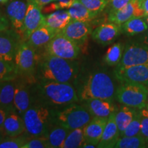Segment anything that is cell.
<instances>
[{
  "label": "cell",
  "instance_id": "cell-1",
  "mask_svg": "<svg viewBox=\"0 0 148 148\" xmlns=\"http://www.w3.org/2000/svg\"><path fill=\"white\" fill-rule=\"evenodd\" d=\"M77 65L73 60L46 54L40 64V71L44 80L58 82H69L77 73Z\"/></svg>",
  "mask_w": 148,
  "mask_h": 148
},
{
  "label": "cell",
  "instance_id": "cell-2",
  "mask_svg": "<svg viewBox=\"0 0 148 148\" xmlns=\"http://www.w3.org/2000/svg\"><path fill=\"white\" fill-rule=\"evenodd\" d=\"M114 94V84L110 75L103 71H97L88 77L79 90V97L84 101L89 99L113 100Z\"/></svg>",
  "mask_w": 148,
  "mask_h": 148
},
{
  "label": "cell",
  "instance_id": "cell-3",
  "mask_svg": "<svg viewBox=\"0 0 148 148\" xmlns=\"http://www.w3.org/2000/svg\"><path fill=\"white\" fill-rule=\"evenodd\" d=\"M42 95L55 105H69L79 100L76 90L69 83L44 80L40 84Z\"/></svg>",
  "mask_w": 148,
  "mask_h": 148
},
{
  "label": "cell",
  "instance_id": "cell-4",
  "mask_svg": "<svg viewBox=\"0 0 148 148\" xmlns=\"http://www.w3.org/2000/svg\"><path fill=\"white\" fill-rule=\"evenodd\" d=\"M25 131L32 137L47 136L49 132L51 113L42 106L29 108L23 114Z\"/></svg>",
  "mask_w": 148,
  "mask_h": 148
},
{
  "label": "cell",
  "instance_id": "cell-5",
  "mask_svg": "<svg viewBox=\"0 0 148 148\" xmlns=\"http://www.w3.org/2000/svg\"><path fill=\"white\" fill-rule=\"evenodd\" d=\"M120 103L125 106L141 109L147 105L148 88L136 83H121L115 92Z\"/></svg>",
  "mask_w": 148,
  "mask_h": 148
},
{
  "label": "cell",
  "instance_id": "cell-6",
  "mask_svg": "<svg viewBox=\"0 0 148 148\" xmlns=\"http://www.w3.org/2000/svg\"><path fill=\"white\" fill-rule=\"evenodd\" d=\"M55 118L58 125L72 130L84 127L93 116L85 106L73 103L59 111Z\"/></svg>",
  "mask_w": 148,
  "mask_h": 148
},
{
  "label": "cell",
  "instance_id": "cell-7",
  "mask_svg": "<svg viewBox=\"0 0 148 148\" xmlns=\"http://www.w3.org/2000/svg\"><path fill=\"white\" fill-rule=\"evenodd\" d=\"M45 49L47 54L68 60L77 58L80 52L79 45L60 32L57 33L45 46Z\"/></svg>",
  "mask_w": 148,
  "mask_h": 148
},
{
  "label": "cell",
  "instance_id": "cell-8",
  "mask_svg": "<svg viewBox=\"0 0 148 148\" xmlns=\"http://www.w3.org/2000/svg\"><path fill=\"white\" fill-rule=\"evenodd\" d=\"M145 64H148V45L136 40L125 45L123 56L116 68Z\"/></svg>",
  "mask_w": 148,
  "mask_h": 148
},
{
  "label": "cell",
  "instance_id": "cell-9",
  "mask_svg": "<svg viewBox=\"0 0 148 148\" xmlns=\"http://www.w3.org/2000/svg\"><path fill=\"white\" fill-rule=\"evenodd\" d=\"M36 50L27 40L19 44L14 59L18 74L31 75L33 73L38 58Z\"/></svg>",
  "mask_w": 148,
  "mask_h": 148
},
{
  "label": "cell",
  "instance_id": "cell-10",
  "mask_svg": "<svg viewBox=\"0 0 148 148\" xmlns=\"http://www.w3.org/2000/svg\"><path fill=\"white\" fill-rule=\"evenodd\" d=\"M116 78L121 83H136L148 88V64H138L114 70Z\"/></svg>",
  "mask_w": 148,
  "mask_h": 148
},
{
  "label": "cell",
  "instance_id": "cell-11",
  "mask_svg": "<svg viewBox=\"0 0 148 148\" xmlns=\"http://www.w3.org/2000/svg\"><path fill=\"white\" fill-rule=\"evenodd\" d=\"M142 0H130V2L116 10L109 11V22L121 25L130 18L144 17L145 16L141 5Z\"/></svg>",
  "mask_w": 148,
  "mask_h": 148
},
{
  "label": "cell",
  "instance_id": "cell-12",
  "mask_svg": "<svg viewBox=\"0 0 148 148\" xmlns=\"http://www.w3.org/2000/svg\"><path fill=\"white\" fill-rule=\"evenodd\" d=\"M27 8L24 20L23 40H27L31 34L45 22L42 7L36 0H27Z\"/></svg>",
  "mask_w": 148,
  "mask_h": 148
},
{
  "label": "cell",
  "instance_id": "cell-13",
  "mask_svg": "<svg viewBox=\"0 0 148 148\" xmlns=\"http://www.w3.org/2000/svg\"><path fill=\"white\" fill-rule=\"evenodd\" d=\"M22 41L21 37L13 28L8 27L0 32V56L14 60L17 48Z\"/></svg>",
  "mask_w": 148,
  "mask_h": 148
},
{
  "label": "cell",
  "instance_id": "cell-14",
  "mask_svg": "<svg viewBox=\"0 0 148 148\" xmlns=\"http://www.w3.org/2000/svg\"><path fill=\"white\" fill-rule=\"evenodd\" d=\"M27 8V3L22 0H12L7 5L6 13L12 28L20 35L23 40L24 20ZM24 41V40H23Z\"/></svg>",
  "mask_w": 148,
  "mask_h": 148
},
{
  "label": "cell",
  "instance_id": "cell-15",
  "mask_svg": "<svg viewBox=\"0 0 148 148\" xmlns=\"http://www.w3.org/2000/svg\"><path fill=\"white\" fill-rule=\"evenodd\" d=\"M92 27L88 22L72 19L68 25L60 31L62 34L73 40L79 46L84 44L92 33Z\"/></svg>",
  "mask_w": 148,
  "mask_h": 148
},
{
  "label": "cell",
  "instance_id": "cell-16",
  "mask_svg": "<svg viewBox=\"0 0 148 148\" xmlns=\"http://www.w3.org/2000/svg\"><path fill=\"white\" fill-rule=\"evenodd\" d=\"M121 33V25L109 22L96 27L91 33L92 39L102 45L113 42Z\"/></svg>",
  "mask_w": 148,
  "mask_h": 148
},
{
  "label": "cell",
  "instance_id": "cell-17",
  "mask_svg": "<svg viewBox=\"0 0 148 148\" xmlns=\"http://www.w3.org/2000/svg\"><path fill=\"white\" fill-rule=\"evenodd\" d=\"M85 107L93 117L108 118L117 111L112 100L102 99H89L85 100Z\"/></svg>",
  "mask_w": 148,
  "mask_h": 148
},
{
  "label": "cell",
  "instance_id": "cell-18",
  "mask_svg": "<svg viewBox=\"0 0 148 148\" xmlns=\"http://www.w3.org/2000/svg\"><path fill=\"white\" fill-rule=\"evenodd\" d=\"M108 118L93 117L83 127L85 143H90L97 147Z\"/></svg>",
  "mask_w": 148,
  "mask_h": 148
},
{
  "label": "cell",
  "instance_id": "cell-19",
  "mask_svg": "<svg viewBox=\"0 0 148 148\" xmlns=\"http://www.w3.org/2000/svg\"><path fill=\"white\" fill-rule=\"evenodd\" d=\"M115 114L116 112H114L108 117L102 136L97 145V147H114V145L120 138V133L115 121Z\"/></svg>",
  "mask_w": 148,
  "mask_h": 148
},
{
  "label": "cell",
  "instance_id": "cell-20",
  "mask_svg": "<svg viewBox=\"0 0 148 148\" xmlns=\"http://www.w3.org/2000/svg\"><path fill=\"white\" fill-rule=\"evenodd\" d=\"M3 130L6 136H20L25 131L23 117H21L18 112L16 113V110L8 111L3 123Z\"/></svg>",
  "mask_w": 148,
  "mask_h": 148
},
{
  "label": "cell",
  "instance_id": "cell-21",
  "mask_svg": "<svg viewBox=\"0 0 148 148\" xmlns=\"http://www.w3.org/2000/svg\"><path fill=\"white\" fill-rule=\"evenodd\" d=\"M57 33L44 22L31 34L27 41L35 49H37L47 45Z\"/></svg>",
  "mask_w": 148,
  "mask_h": 148
},
{
  "label": "cell",
  "instance_id": "cell-22",
  "mask_svg": "<svg viewBox=\"0 0 148 148\" xmlns=\"http://www.w3.org/2000/svg\"><path fill=\"white\" fill-rule=\"evenodd\" d=\"M71 20L68 10H57L45 16V23L57 32L62 30Z\"/></svg>",
  "mask_w": 148,
  "mask_h": 148
},
{
  "label": "cell",
  "instance_id": "cell-23",
  "mask_svg": "<svg viewBox=\"0 0 148 148\" xmlns=\"http://www.w3.org/2000/svg\"><path fill=\"white\" fill-rule=\"evenodd\" d=\"M15 85L12 81L0 82V106L7 111L15 110L14 106V96Z\"/></svg>",
  "mask_w": 148,
  "mask_h": 148
},
{
  "label": "cell",
  "instance_id": "cell-24",
  "mask_svg": "<svg viewBox=\"0 0 148 148\" xmlns=\"http://www.w3.org/2000/svg\"><path fill=\"white\" fill-rule=\"evenodd\" d=\"M68 12L73 20L91 22L97 18L98 14L93 13L86 8L79 0H75L73 5L68 10Z\"/></svg>",
  "mask_w": 148,
  "mask_h": 148
},
{
  "label": "cell",
  "instance_id": "cell-25",
  "mask_svg": "<svg viewBox=\"0 0 148 148\" xmlns=\"http://www.w3.org/2000/svg\"><path fill=\"white\" fill-rule=\"evenodd\" d=\"M121 33L132 36L146 32L148 26L143 17H134L121 25Z\"/></svg>",
  "mask_w": 148,
  "mask_h": 148
},
{
  "label": "cell",
  "instance_id": "cell-26",
  "mask_svg": "<svg viewBox=\"0 0 148 148\" xmlns=\"http://www.w3.org/2000/svg\"><path fill=\"white\" fill-rule=\"evenodd\" d=\"M138 108L123 105L117 110L115 114V121L120 133V137L132 121Z\"/></svg>",
  "mask_w": 148,
  "mask_h": 148
},
{
  "label": "cell",
  "instance_id": "cell-27",
  "mask_svg": "<svg viewBox=\"0 0 148 148\" xmlns=\"http://www.w3.org/2000/svg\"><path fill=\"white\" fill-rule=\"evenodd\" d=\"M29 95L28 90L23 85H16L14 96V106L19 114H23L29 108Z\"/></svg>",
  "mask_w": 148,
  "mask_h": 148
},
{
  "label": "cell",
  "instance_id": "cell-28",
  "mask_svg": "<svg viewBox=\"0 0 148 148\" xmlns=\"http://www.w3.org/2000/svg\"><path fill=\"white\" fill-rule=\"evenodd\" d=\"M70 131L71 130L66 129L60 125L53 127L51 130H49L47 135L49 147L60 148Z\"/></svg>",
  "mask_w": 148,
  "mask_h": 148
},
{
  "label": "cell",
  "instance_id": "cell-29",
  "mask_svg": "<svg viewBox=\"0 0 148 148\" xmlns=\"http://www.w3.org/2000/svg\"><path fill=\"white\" fill-rule=\"evenodd\" d=\"M18 75L14 60H9L0 56V82L12 81Z\"/></svg>",
  "mask_w": 148,
  "mask_h": 148
},
{
  "label": "cell",
  "instance_id": "cell-30",
  "mask_svg": "<svg viewBox=\"0 0 148 148\" xmlns=\"http://www.w3.org/2000/svg\"><path fill=\"white\" fill-rule=\"evenodd\" d=\"M85 143L83 127L72 130L68 134L60 148L82 147Z\"/></svg>",
  "mask_w": 148,
  "mask_h": 148
},
{
  "label": "cell",
  "instance_id": "cell-31",
  "mask_svg": "<svg viewBox=\"0 0 148 148\" xmlns=\"http://www.w3.org/2000/svg\"><path fill=\"white\" fill-rule=\"evenodd\" d=\"M124 48V45L121 42L113 44L106 51L104 56L105 62L109 66H117L123 56Z\"/></svg>",
  "mask_w": 148,
  "mask_h": 148
},
{
  "label": "cell",
  "instance_id": "cell-32",
  "mask_svg": "<svg viewBox=\"0 0 148 148\" xmlns=\"http://www.w3.org/2000/svg\"><path fill=\"white\" fill-rule=\"evenodd\" d=\"M145 140L140 134L132 136H121L114 145L115 148H144L146 147Z\"/></svg>",
  "mask_w": 148,
  "mask_h": 148
},
{
  "label": "cell",
  "instance_id": "cell-33",
  "mask_svg": "<svg viewBox=\"0 0 148 148\" xmlns=\"http://www.w3.org/2000/svg\"><path fill=\"white\" fill-rule=\"evenodd\" d=\"M140 119H141V116H140V109H138V110L134 114V118L127 125L121 136H132L139 134L140 130Z\"/></svg>",
  "mask_w": 148,
  "mask_h": 148
},
{
  "label": "cell",
  "instance_id": "cell-34",
  "mask_svg": "<svg viewBox=\"0 0 148 148\" xmlns=\"http://www.w3.org/2000/svg\"><path fill=\"white\" fill-rule=\"evenodd\" d=\"M27 140L24 136H7L0 143V148H23Z\"/></svg>",
  "mask_w": 148,
  "mask_h": 148
},
{
  "label": "cell",
  "instance_id": "cell-35",
  "mask_svg": "<svg viewBox=\"0 0 148 148\" xmlns=\"http://www.w3.org/2000/svg\"><path fill=\"white\" fill-rule=\"evenodd\" d=\"M86 8L93 13L99 15L106 8L109 0H79Z\"/></svg>",
  "mask_w": 148,
  "mask_h": 148
},
{
  "label": "cell",
  "instance_id": "cell-36",
  "mask_svg": "<svg viewBox=\"0 0 148 148\" xmlns=\"http://www.w3.org/2000/svg\"><path fill=\"white\" fill-rule=\"evenodd\" d=\"M140 135L145 140L146 143L148 141V105L144 108L140 109Z\"/></svg>",
  "mask_w": 148,
  "mask_h": 148
},
{
  "label": "cell",
  "instance_id": "cell-37",
  "mask_svg": "<svg viewBox=\"0 0 148 148\" xmlns=\"http://www.w3.org/2000/svg\"><path fill=\"white\" fill-rule=\"evenodd\" d=\"M49 148L47 136H37L27 140L23 148Z\"/></svg>",
  "mask_w": 148,
  "mask_h": 148
},
{
  "label": "cell",
  "instance_id": "cell-38",
  "mask_svg": "<svg viewBox=\"0 0 148 148\" xmlns=\"http://www.w3.org/2000/svg\"><path fill=\"white\" fill-rule=\"evenodd\" d=\"M130 0H110V11L116 10L125 6Z\"/></svg>",
  "mask_w": 148,
  "mask_h": 148
},
{
  "label": "cell",
  "instance_id": "cell-39",
  "mask_svg": "<svg viewBox=\"0 0 148 148\" xmlns=\"http://www.w3.org/2000/svg\"><path fill=\"white\" fill-rule=\"evenodd\" d=\"M9 27V23L8 19L0 12V32L5 30Z\"/></svg>",
  "mask_w": 148,
  "mask_h": 148
},
{
  "label": "cell",
  "instance_id": "cell-40",
  "mask_svg": "<svg viewBox=\"0 0 148 148\" xmlns=\"http://www.w3.org/2000/svg\"><path fill=\"white\" fill-rule=\"evenodd\" d=\"M74 1H75V0H65V1H58V5L59 9L69 8L73 5Z\"/></svg>",
  "mask_w": 148,
  "mask_h": 148
},
{
  "label": "cell",
  "instance_id": "cell-41",
  "mask_svg": "<svg viewBox=\"0 0 148 148\" xmlns=\"http://www.w3.org/2000/svg\"><path fill=\"white\" fill-rule=\"evenodd\" d=\"M7 112L8 111L5 109L3 108V107L0 106V130H3V125L5 117H6Z\"/></svg>",
  "mask_w": 148,
  "mask_h": 148
},
{
  "label": "cell",
  "instance_id": "cell-42",
  "mask_svg": "<svg viewBox=\"0 0 148 148\" xmlns=\"http://www.w3.org/2000/svg\"><path fill=\"white\" fill-rule=\"evenodd\" d=\"M137 41L143 42V43L148 45V29L146 32L142 33V34L138 37Z\"/></svg>",
  "mask_w": 148,
  "mask_h": 148
},
{
  "label": "cell",
  "instance_id": "cell-43",
  "mask_svg": "<svg viewBox=\"0 0 148 148\" xmlns=\"http://www.w3.org/2000/svg\"><path fill=\"white\" fill-rule=\"evenodd\" d=\"M59 10V7L58 3H52L47 7L45 8V12H53L54 10Z\"/></svg>",
  "mask_w": 148,
  "mask_h": 148
},
{
  "label": "cell",
  "instance_id": "cell-44",
  "mask_svg": "<svg viewBox=\"0 0 148 148\" xmlns=\"http://www.w3.org/2000/svg\"><path fill=\"white\" fill-rule=\"evenodd\" d=\"M36 2L39 4L40 6H41L42 8L43 6L49 4V3L52 2V1H56V0H36Z\"/></svg>",
  "mask_w": 148,
  "mask_h": 148
},
{
  "label": "cell",
  "instance_id": "cell-45",
  "mask_svg": "<svg viewBox=\"0 0 148 148\" xmlns=\"http://www.w3.org/2000/svg\"><path fill=\"white\" fill-rule=\"evenodd\" d=\"M141 5L143 10L145 11V16L148 15V0H142Z\"/></svg>",
  "mask_w": 148,
  "mask_h": 148
},
{
  "label": "cell",
  "instance_id": "cell-46",
  "mask_svg": "<svg viewBox=\"0 0 148 148\" xmlns=\"http://www.w3.org/2000/svg\"><path fill=\"white\" fill-rule=\"evenodd\" d=\"M4 132H3V130H0V143L3 140L4 138Z\"/></svg>",
  "mask_w": 148,
  "mask_h": 148
},
{
  "label": "cell",
  "instance_id": "cell-47",
  "mask_svg": "<svg viewBox=\"0 0 148 148\" xmlns=\"http://www.w3.org/2000/svg\"><path fill=\"white\" fill-rule=\"evenodd\" d=\"M143 18H144V19H145L146 23H147V26H148V15L145 16Z\"/></svg>",
  "mask_w": 148,
  "mask_h": 148
},
{
  "label": "cell",
  "instance_id": "cell-48",
  "mask_svg": "<svg viewBox=\"0 0 148 148\" xmlns=\"http://www.w3.org/2000/svg\"><path fill=\"white\" fill-rule=\"evenodd\" d=\"M8 1V0H0V3H3V4H5Z\"/></svg>",
  "mask_w": 148,
  "mask_h": 148
},
{
  "label": "cell",
  "instance_id": "cell-49",
  "mask_svg": "<svg viewBox=\"0 0 148 148\" xmlns=\"http://www.w3.org/2000/svg\"><path fill=\"white\" fill-rule=\"evenodd\" d=\"M56 1H65V0H56Z\"/></svg>",
  "mask_w": 148,
  "mask_h": 148
},
{
  "label": "cell",
  "instance_id": "cell-50",
  "mask_svg": "<svg viewBox=\"0 0 148 148\" xmlns=\"http://www.w3.org/2000/svg\"><path fill=\"white\" fill-rule=\"evenodd\" d=\"M146 147H148V141L147 142V144H146Z\"/></svg>",
  "mask_w": 148,
  "mask_h": 148
},
{
  "label": "cell",
  "instance_id": "cell-51",
  "mask_svg": "<svg viewBox=\"0 0 148 148\" xmlns=\"http://www.w3.org/2000/svg\"><path fill=\"white\" fill-rule=\"evenodd\" d=\"M147 105H148V99H147Z\"/></svg>",
  "mask_w": 148,
  "mask_h": 148
}]
</instances>
